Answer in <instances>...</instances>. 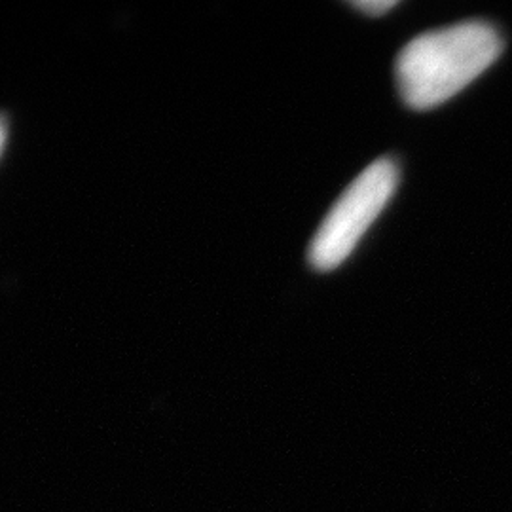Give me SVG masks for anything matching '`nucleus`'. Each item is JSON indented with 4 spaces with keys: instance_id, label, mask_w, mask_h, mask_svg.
Masks as SVG:
<instances>
[{
    "instance_id": "f257e3e1",
    "label": "nucleus",
    "mask_w": 512,
    "mask_h": 512,
    "mask_svg": "<svg viewBox=\"0 0 512 512\" xmlns=\"http://www.w3.org/2000/svg\"><path fill=\"white\" fill-rule=\"evenodd\" d=\"M501 52L503 40L484 21L423 33L397 57L401 97L410 109H435L475 82Z\"/></svg>"
},
{
    "instance_id": "f03ea898",
    "label": "nucleus",
    "mask_w": 512,
    "mask_h": 512,
    "mask_svg": "<svg viewBox=\"0 0 512 512\" xmlns=\"http://www.w3.org/2000/svg\"><path fill=\"white\" fill-rule=\"evenodd\" d=\"M399 184V167L382 158L368 165L334 203L311 239L308 258L319 272L338 268L365 236L370 224L380 217Z\"/></svg>"
},
{
    "instance_id": "7ed1b4c3",
    "label": "nucleus",
    "mask_w": 512,
    "mask_h": 512,
    "mask_svg": "<svg viewBox=\"0 0 512 512\" xmlns=\"http://www.w3.org/2000/svg\"><path fill=\"white\" fill-rule=\"evenodd\" d=\"M399 2L393 0H363V2H353V6L361 12H366L368 16L376 18V16H384L385 12L393 10Z\"/></svg>"
}]
</instances>
